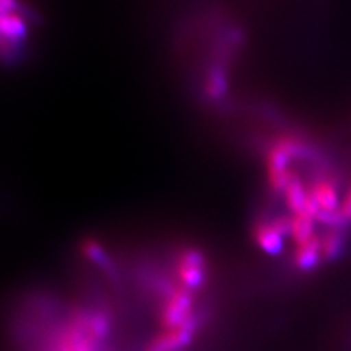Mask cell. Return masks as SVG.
Instances as JSON below:
<instances>
[{
	"label": "cell",
	"mask_w": 351,
	"mask_h": 351,
	"mask_svg": "<svg viewBox=\"0 0 351 351\" xmlns=\"http://www.w3.org/2000/svg\"><path fill=\"white\" fill-rule=\"evenodd\" d=\"M315 202L319 206V213L338 211V192L335 184L329 180H319L309 191Z\"/></svg>",
	"instance_id": "obj_1"
},
{
	"label": "cell",
	"mask_w": 351,
	"mask_h": 351,
	"mask_svg": "<svg viewBox=\"0 0 351 351\" xmlns=\"http://www.w3.org/2000/svg\"><path fill=\"white\" fill-rule=\"evenodd\" d=\"M255 239L258 246L269 255H277L282 249L284 236L272 224L259 223L255 228Z\"/></svg>",
	"instance_id": "obj_2"
},
{
	"label": "cell",
	"mask_w": 351,
	"mask_h": 351,
	"mask_svg": "<svg viewBox=\"0 0 351 351\" xmlns=\"http://www.w3.org/2000/svg\"><path fill=\"white\" fill-rule=\"evenodd\" d=\"M284 193H285V202H287L290 211L294 213V215L306 213V204H307V197H309V192L306 191L303 182L298 178V176L293 174V178L287 188H285Z\"/></svg>",
	"instance_id": "obj_3"
},
{
	"label": "cell",
	"mask_w": 351,
	"mask_h": 351,
	"mask_svg": "<svg viewBox=\"0 0 351 351\" xmlns=\"http://www.w3.org/2000/svg\"><path fill=\"white\" fill-rule=\"evenodd\" d=\"M321 255V239L313 236L304 243L299 245L298 250H295V263L302 269H311L316 265Z\"/></svg>",
	"instance_id": "obj_4"
},
{
	"label": "cell",
	"mask_w": 351,
	"mask_h": 351,
	"mask_svg": "<svg viewBox=\"0 0 351 351\" xmlns=\"http://www.w3.org/2000/svg\"><path fill=\"white\" fill-rule=\"evenodd\" d=\"M313 217L309 214H298L291 218V230L290 234L293 239L298 241V245L304 243L309 239L313 237V230H315V223H313Z\"/></svg>",
	"instance_id": "obj_5"
},
{
	"label": "cell",
	"mask_w": 351,
	"mask_h": 351,
	"mask_svg": "<svg viewBox=\"0 0 351 351\" xmlns=\"http://www.w3.org/2000/svg\"><path fill=\"white\" fill-rule=\"evenodd\" d=\"M341 249V239L337 233H331L321 240V254L324 258H334Z\"/></svg>",
	"instance_id": "obj_6"
}]
</instances>
